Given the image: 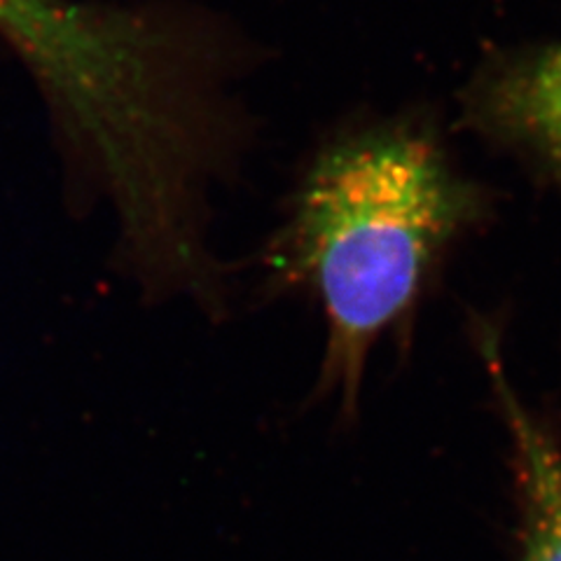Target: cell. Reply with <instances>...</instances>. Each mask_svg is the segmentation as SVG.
<instances>
[{
  "label": "cell",
  "instance_id": "cell-1",
  "mask_svg": "<svg viewBox=\"0 0 561 561\" xmlns=\"http://www.w3.org/2000/svg\"><path fill=\"white\" fill-rule=\"evenodd\" d=\"M472 206L440 146L412 127L351 134L316 154L262 253L267 297L300 295L325 319L316 398L354 416L373 346L412 311Z\"/></svg>",
  "mask_w": 561,
  "mask_h": 561
},
{
  "label": "cell",
  "instance_id": "cell-3",
  "mask_svg": "<svg viewBox=\"0 0 561 561\" xmlns=\"http://www.w3.org/2000/svg\"><path fill=\"white\" fill-rule=\"evenodd\" d=\"M491 375L499 381L524 494V561H561V451L522 410L496 367Z\"/></svg>",
  "mask_w": 561,
  "mask_h": 561
},
{
  "label": "cell",
  "instance_id": "cell-2",
  "mask_svg": "<svg viewBox=\"0 0 561 561\" xmlns=\"http://www.w3.org/2000/svg\"><path fill=\"white\" fill-rule=\"evenodd\" d=\"M468 115L561 179V45L491 59L470 84Z\"/></svg>",
  "mask_w": 561,
  "mask_h": 561
}]
</instances>
